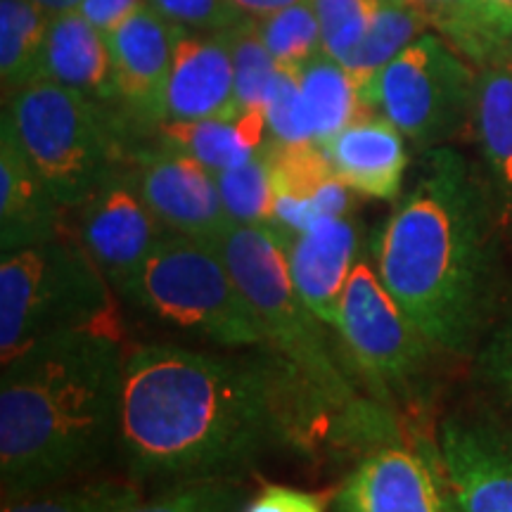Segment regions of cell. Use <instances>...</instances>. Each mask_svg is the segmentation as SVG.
Listing matches in <instances>:
<instances>
[{
    "mask_svg": "<svg viewBox=\"0 0 512 512\" xmlns=\"http://www.w3.org/2000/svg\"><path fill=\"white\" fill-rule=\"evenodd\" d=\"M328 418L271 349L256 356L174 344L126 349L119 446L136 479L238 477L268 451L304 444Z\"/></svg>",
    "mask_w": 512,
    "mask_h": 512,
    "instance_id": "cell-1",
    "label": "cell"
},
{
    "mask_svg": "<svg viewBox=\"0 0 512 512\" xmlns=\"http://www.w3.org/2000/svg\"><path fill=\"white\" fill-rule=\"evenodd\" d=\"M266 114H238L233 119L164 121L159 140L195 157L209 171L233 169L264 147Z\"/></svg>",
    "mask_w": 512,
    "mask_h": 512,
    "instance_id": "cell-21",
    "label": "cell"
},
{
    "mask_svg": "<svg viewBox=\"0 0 512 512\" xmlns=\"http://www.w3.org/2000/svg\"><path fill=\"white\" fill-rule=\"evenodd\" d=\"M126 351L112 328L60 332L3 363V501L83 475L119 439Z\"/></svg>",
    "mask_w": 512,
    "mask_h": 512,
    "instance_id": "cell-3",
    "label": "cell"
},
{
    "mask_svg": "<svg viewBox=\"0 0 512 512\" xmlns=\"http://www.w3.org/2000/svg\"><path fill=\"white\" fill-rule=\"evenodd\" d=\"M64 211L29 164L15 133L0 121V252L60 238Z\"/></svg>",
    "mask_w": 512,
    "mask_h": 512,
    "instance_id": "cell-19",
    "label": "cell"
},
{
    "mask_svg": "<svg viewBox=\"0 0 512 512\" xmlns=\"http://www.w3.org/2000/svg\"><path fill=\"white\" fill-rule=\"evenodd\" d=\"M145 5L147 0H83L79 12L102 34H110L112 29L124 24L128 17L136 15Z\"/></svg>",
    "mask_w": 512,
    "mask_h": 512,
    "instance_id": "cell-36",
    "label": "cell"
},
{
    "mask_svg": "<svg viewBox=\"0 0 512 512\" xmlns=\"http://www.w3.org/2000/svg\"><path fill=\"white\" fill-rule=\"evenodd\" d=\"M411 3L418 5L427 22L451 38L460 55L482 64L498 60L501 46L486 31L482 0H411Z\"/></svg>",
    "mask_w": 512,
    "mask_h": 512,
    "instance_id": "cell-30",
    "label": "cell"
},
{
    "mask_svg": "<svg viewBox=\"0 0 512 512\" xmlns=\"http://www.w3.org/2000/svg\"><path fill=\"white\" fill-rule=\"evenodd\" d=\"M216 183L230 221L240 226H268L273 211V181L264 147L247 162L216 174Z\"/></svg>",
    "mask_w": 512,
    "mask_h": 512,
    "instance_id": "cell-28",
    "label": "cell"
},
{
    "mask_svg": "<svg viewBox=\"0 0 512 512\" xmlns=\"http://www.w3.org/2000/svg\"><path fill=\"white\" fill-rule=\"evenodd\" d=\"M323 147L332 174L356 195L394 202L401 197L408 152L392 121L370 114L332 136Z\"/></svg>",
    "mask_w": 512,
    "mask_h": 512,
    "instance_id": "cell-18",
    "label": "cell"
},
{
    "mask_svg": "<svg viewBox=\"0 0 512 512\" xmlns=\"http://www.w3.org/2000/svg\"><path fill=\"white\" fill-rule=\"evenodd\" d=\"M316 8L323 50L342 62L366 36L380 0H311Z\"/></svg>",
    "mask_w": 512,
    "mask_h": 512,
    "instance_id": "cell-31",
    "label": "cell"
},
{
    "mask_svg": "<svg viewBox=\"0 0 512 512\" xmlns=\"http://www.w3.org/2000/svg\"><path fill=\"white\" fill-rule=\"evenodd\" d=\"M498 60H508V62L512 64V38H508V41L503 43L501 55H498Z\"/></svg>",
    "mask_w": 512,
    "mask_h": 512,
    "instance_id": "cell-40",
    "label": "cell"
},
{
    "mask_svg": "<svg viewBox=\"0 0 512 512\" xmlns=\"http://www.w3.org/2000/svg\"><path fill=\"white\" fill-rule=\"evenodd\" d=\"M121 297L166 328L226 349H268L252 304L214 247L171 233Z\"/></svg>",
    "mask_w": 512,
    "mask_h": 512,
    "instance_id": "cell-6",
    "label": "cell"
},
{
    "mask_svg": "<svg viewBox=\"0 0 512 512\" xmlns=\"http://www.w3.org/2000/svg\"><path fill=\"white\" fill-rule=\"evenodd\" d=\"M112 287L76 235L0 254L3 363L60 332L112 328Z\"/></svg>",
    "mask_w": 512,
    "mask_h": 512,
    "instance_id": "cell-5",
    "label": "cell"
},
{
    "mask_svg": "<svg viewBox=\"0 0 512 512\" xmlns=\"http://www.w3.org/2000/svg\"><path fill=\"white\" fill-rule=\"evenodd\" d=\"M247 491L238 477H209L169 484L155 498H140L121 512H242Z\"/></svg>",
    "mask_w": 512,
    "mask_h": 512,
    "instance_id": "cell-29",
    "label": "cell"
},
{
    "mask_svg": "<svg viewBox=\"0 0 512 512\" xmlns=\"http://www.w3.org/2000/svg\"><path fill=\"white\" fill-rule=\"evenodd\" d=\"M477 375L512 415V311L486 332L477 349Z\"/></svg>",
    "mask_w": 512,
    "mask_h": 512,
    "instance_id": "cell-33",
    "label": "cell"
},
{
    "mask_svg": "<svg viewBox=\"0 0 512 512\" xmlns=\"http://www.w3.org/2000/svg\"><path fill=\"white\" fill-rule=\"evenodd\" d=\"M294 3H299V0H233V5L242 12V15L254 19H264Z\"/></svg>",
    "mask_w": 512,
    "mask_h": 512,
    "instance_id": "cell-38",
    "label": "cell"
},
{
    "mask_svg": "<svg viewBox=\"0 0 512 512\" xmlns=\"http://www.w3.org/2000/svg\"><path fill=\"white\" fill-rule=\"evenodd\" d=\"M256 22L278 67L302 69L306 62L323 53V34L311 0H299Z\"/></svg>",
    "mask_w": 512,
    "mask_h": 512,
    "instance_id": "cell-27",
    "label": "cell"
},
{
    "mask_svg": "<svg viewBox=\"0 0 512 512\" xmlns=\"http://www.w3.org/2000/svg\"><path fill=\"white\" fill-rule=\"evenodd\" d=\"M335 332L377 403L392 413L399 406H425L437 349L396 304L368 259H358L344 285Z\"/></svg>",
    "mask_w": 512,
    "mask_h": 512,
    "instance_id": "cell-8",
    "label": "cell"
},
{
    "mask_svg": "<svg viewBox=\"0 0 512 512\" xmlns=\"http://www.w3.org/2000/svg\"><path fill=\"white\" fill-rule=\"evenodd\" d=\"M496 204L451 147L425 150L413 188L377 233L380 280L437 351L479 349L496 316Z\"/></svg>",
    "mask_w": 512,
    "mask_h": 512,
    "instance_id": "cell-2",
    "label": "cell"
},
{
    "mask_svg": "<svg viewBox=\"0 0 512 512\" xmlns=\"http://www.w3.org/2000/svg\"><path fill=\"white\" fill-rule=\"evenodd\" d=\"M69 211L76 216V240L117 294H124L155 247L171 235L147 207L126 162Z\"/></svg>",
    "mask_w": 512,
    "mask_h": 512,
    "instance_id": "cell-10",
    "label": "cell"
},
{
    "mask_svg": "<svg viewBox=\"0 0 512 512\" xmlns=\"http://www.w3.org/2000/svg\"><path fill=\"white\" fill-rule=\"evenodd\" d=\"M477 74L437 34H422L361 88L366 117L380 114L418 145L441 147L475 114Z\"/></svg>",
    "mask_w": 512,
    "mask_h": 512,
    "instance_id": "cell-9",
    "label": "cell"
},
{
    "mask_svg": "<svg viewBox=\"0 0 512 512\" xmlns=\"http://www.w3.org/2000/svg\"><path fill=\"white\" fill-rule=\"evenodd\" d=\"M41 79L60 83L93 102L128 143L107 34L93 27L79 10L50 17L41 55Z\"/></svg>",
    "mask_w": 512,
    "mask_h": 512,
    "instance_id": "cell-15",
    "label": "cell"
},
{
    "mask_svg": "<svg viewBox=\"0 0 512 512\" xmlns=\"http://www.w3.org/2000/svg\"><path fill=\"white\" fill-rule=\"evenodd\" d=\"M171 24L197 34H221L247 19L233 0H147Z\"/></svg>",
    "mask_w": 512,
    "mask_h": 512,
    "instance_id": "cell-34",
    "label": "cell"
},
{
    "mask_svg": "<svg viewBox=\"0 0 512 512\" xmlns=\"http://www.w3.org/2000/svg\"><path fill=\"white\" fill-rule=\"evenodd\" d=\"M126 164L147 207L169 233L214 247L233 223L214 171L178 147L164 140L131 147Z\"/></svg>",
    "mask_w": 512,
    "mask_h": 512,
    "instance_id": "cell-12",
    "label": "cell"
},
{
    "mask_svg": "<svg viewBox=\"0 0 512 512\" xmlns=\"http://www.w3.org/2000/svg\"><path fill=\"white\" fill-rule=\"evenodd\" d=\"M50 15L31 0H0V81L3 95L41 79Z\"/></svg>",
    "mask_w": 512,
    "mask_h": 512,
    "instance_id": "cell-23",
    "label": "cell"
},
{
    "mask_svg": "<svg viewBox=\"0 0 512 512\" xmlns=\"http://www.w3.org/2000/svg\"><path fill=\"white\" fill-rule=\"evenodd\" d=\"M484 24L498 46L512 38V0H482Z\"/></svg>",
    "mask_w": 512,
    "mask_h": 512,
    "instance_id": "cell-37",
    "label": "cell"
},
{
    "mask_svg": "<svg viewBox=\"0 0 512 512\" xmlns=\"http://www.w3.org/2000/svg\"><path fill=\"white\" fill-rule=\"evenodd\" d=\"M136 484L98 479L81 484H55L34 494L3 501V512H121L140 501Z\"/></svg>",
    "mask_w": 512,
    "mask_h": 512,
    "instance_id": "cell-25",
    "label": "cell"
},
{
    "mask_svg": "<svg viewBox=\"0 0 512 512\" xmlns=\"http://www.w3.org/2000/svg\"><path fill=\"white\" fill-rule=\"evenodd\" d=\"M361 230L349 216H318L285 245L290 280L302 302L335 328L337 306L358 264Z\"/></svg>",
    "mask_w": 512,
    "mask_h": 512,
    "instance_id": "cell-17",
    "label": "cell"
},
{
    "mask_svg": "<svg viewBox=\"0 0 512 512\" xmlns=\"http://www.w3.org/2000/svg\"><path fill=\"white\" fill-rule=\"evenodd\" d=\"M297 76L313 143H328L342 128L366 117L356 79L325 50L306 62Z\"/></svg>",
    "mask_w": 512,
    "mask_h": 512,
    "instance_id": "cell-22",
    "label": "cell"
},
{
    "mask_svg": "<svg viewBox=\"0 0 512 512\" xmlns=\"http://www.w3.org/2000/svg\"><path fill=\"white\" fill-rule=\"evenodd\" d=\"M235 283L252 304L273 351L306 392L332 415H347L358 427H368L384 441L396 439L392 411L361 401L354 382L332 349L325 325L294 290L285 249L266 226L230 223L214 245Z\"/></svg>",
    "mask_w": 512,
    "mask_h": 512,
    "instance_id": "cell-4",
    "label": "cell"
},
{
    "mask_svg": "<svg viewBox=\"0 0 512 512\" xmlns=\"http://www.w3.org/2000/svg\"><path fill=\"white\" fill-rule=\"evenodd\" d=\"M337 486L306 491L285 484H264L249 498L242 512H328L335 503Z\"/></svg>",
    "mask_w": 512,
    "mask_h": 512,
    "instance_id": "cell-35",
    "label": "cell"
},
{
    "mask_svg": "<svg viewBox=\"0 0 512 512\" xmlns=\"http://www.w3.org/2000/svg\"><path fill=\"white\" fill-rule=\"evenodd\" d=\"M479 147L489 171L498 223L512 235V64L494 60L477 74L475 114Z\"/></svg>",
    "mask_w": 512,
    "mask_h": 512,
    "instance_id": "cell-20",
    "label": "cell"
},
{
    "mask_svg": "<svg viewBox=\"0 0 512 512\" xmlns=\"http://www.w3.org/2000/svg\"><path fill=\"white\" fill-rule=\"evenodd\" d=\"M458 512H512V430L486 408L446 415L437 439Z\"/></svg>",
    "mask_w": 512,
    "mask_h": 512,
    "instance_id": "cell-13",
    "label": "cell"
},
{
    "mask_svg": "<svg viewBox=\"0 0 512 512\" xmlns=\"http://www.w3.org/2000/svg\"><path fill=\"white\" fill-rule=\"evenodd\" d=\"M64 209H74L126 162L117 126L83 95L38 79L5 98L3 119Z\"/></svg>",
    "mask_w": 512,
    "mask_h": 512,
    "instance_id": "cell-7",
    "label": "cell"
},
{
    "mask_svg": "<svg viewBox=\"0 0 512 512\" xmlns=\"http://www.w3.org/2000/svg\"><path fill=\"white\" fill-rule=\"evenodd\" d=\"M238 114L228 34H197L183 29L166 81L164 121L233 119Z\"/></svg>",
    "mask_w": 512,
    "mask_h": 512,
    "instance_id": "cell-16",
    "label": "cell"
},
{
    "mask_svg": "<svg viewBox=\"0 0 512 512\" xmlns=\"http://www.w3.org/2000/svg\"><path fill=\"white\" fill-rule=\"evenodd\" d=\"M41 10H46L50 17L64 15V12H76L81 8L83 0H31Z\"/></svg>",
    "mask_w": 512,
    "mask_h": 512,
    "instance_id": "cell-39",
    "label": "cell"
},
{
    "mask_svg": "<svg viewBox=\"0 0 512 512\" xmlns=\"http://www.w3.org/2000/svg\"><path fill=\"white\" fill-rule=\"evenodd\" d=\"M181 31L145 5L107 34L128 140L162 126L166 81Z\"/></svg>",
    "mask_w": 512,
    "mask_h": 512,
    "instance_id": "cell-14",
    "label": "cell"
},
{
    "mask_svg": "<svg viewBox=\"0 0 512 512\" xmlns=\"http://www.w3.org/2000/svg\"><path fill=\"white\" fill-rule=\"evenodd\" d=\"M335 512H458L439 446L384 441L337 486Z\"/></svg>",
    "mask_w": 512,
    "mask_h": 512,
    "instance_id": "cell-11",
    "label": "cell"
},
{
    "mask_svg": "<svg viewBox=\"0 0 512 512\" xmlns=\"http://www.w3.org/2000/svg\"><path fill=\"white\" fill-rule=\"evenodd\" d=\"M427 24V17L411 0H380L366 36L339 64L354 76L361 91L380 74L384 64L392 62L403 48L425 34Z\"/></svg>",
    "mask_w": 512,
    "mask_h": 512,
    "instance_id": "cell-24",
    "label": "cell"
},
{
    "mask_svg": "<svg viewBox=\"0 0 512 512\" xmlns=\"http://www.w3.org/2000/svg\"><path fill=\"white\" fill-rule=\"evenodd\" d=\"M297 72L299 69L278 67L273 91L266 102V128L273 143L280 145L313 143Z\"/></svg>",
    "mask_w": 512,
    "mask_h": 512,
    "instance_id": "cell-32",
    "label": "cell"
},
{
    "mask_svg": "<svg viewBox=\"0 0 512 512\" xmlns=\"http://www.w3.org/2000/svg\"><path fill=\"white\" fill-rule=\"evenodd\" d=\"M233 53L235 102L240 114H266L268 95L273 91L278 62L261 38L259 22L254 17L242 19L226 31Z\"/></svg>",
    "mask_w": 512,
    "mask_h": 512,
    "instance_id": "cell-26",
    "label": "cell"
}]
</instances>
